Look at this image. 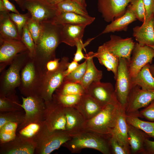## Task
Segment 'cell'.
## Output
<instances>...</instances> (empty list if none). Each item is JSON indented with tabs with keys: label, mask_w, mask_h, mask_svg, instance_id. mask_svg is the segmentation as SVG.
Instances as JSON below:
<instances>
[{
	"label": "cell",
	"mask_w": 154,
	"mask_h": 154,
	"mask_svg": "<svg viewBox=\"0 0 154 154\" xmlns=\"http://www.w3.org/2000/svg\"><path fill=\"white\" fill-rule=\"evenodd\" d=\"M111 135L86 129L72 136L62 146L73 153H79L82 149L88 148L96 149L103 154H111L110 139Z\"/></svg>",
	"instance_id": "2"
},
{
	"label": "cell",
	"mask_w": 154,
	"mask_h": 154,
	"mask_svg": "<svg viewBox=\"0 0 154 154\" xmlns=\"http://www.w3.org/2000/svg\"><path fill=\"white\" fill-rule=\"evenodd\" d=\"M94 38L89 39L84 44L83 43L82 40H80L77 42L76 46V51L74 54L73 60L78 62L84 58L85 59L86 56L83 53L82 50L83 49H84L85 47L88 45Z\"/></svg>",
	"instance_id": "45"
},
{
	"label": "cell",
	"mask_w": 154,
	"mask_h": 154,
	"mask_svg": "<svg viewBox=\"0 0 154 154\" xmlns=\"http://www.w3.org/2000/svg\"><path fill=\"white\" fill-rule=\"evenodd\" d=\"M16 92L6 96L0 95V112L23 109Z\"/></svg>",
	"instance_id": "30"
},
{
	"label": "cell",
	"mask_w": 154,
	"mask_h": 154,
	"mask_svg": "<svg viewBox=\"0 0 154 154\" xmlns=\"http://www.w3.org/2000/svg\"><path fill=\"white\" fill-rule=\"evenodd\" d=\"M94 57L98 59L102 58L109 61L117 67L119 58L110 53L103 44L98 47L97 52H94Z\"/></svg>",
	"instance_id": "42"
},
{
	"label": "cell",
	"mask_w": 154,
	"mask_h": 154,
	"mask_svg": "<svg viewBox=\"0 0 154 154\" xmlns=\"http://www.w3.org/2000/svg\"><path fill=\"white\" fill-rule=\"evenodd\" d=\"M9 15L11 20L16 25L18 32L21 36L23 27L31 17V14L28 12L25 14L12 12L9 13Z\"/></svg>",
	"instance_id": "39"
},
{
	"label": "cell",
	"mask_w": 154,
	"mask_h": 154,
	"mask_svg": "<svg viewBox=\"0 0 154 154\" xmlns=\"http://www.w3.org/2000/svg\"><path fill=\"white\" fill-rule=\"evenodd\" d=\"M31 57L28 50L18 54L8 68L0 73V95L6 96L16 92L20 82L21 70Z\"/></svg>",
	"instance_id": "3"
},
{
	"label": "cell",
	"mask_w": 154,
	"mask_h": 154,
	"mask_svg": "<svg viewBox=\"0 0 154 154\" xmlns=\"http://www.w3.org/2000/svg\"><path fill=\"white\" fill-rule=\"evenodd\" d=\"M141 118L154 122V99L150 104L140 112Z\"/></svg>",
	"instance_id": "46"
},
{
	"label": "cell",
	"mask_w": 154,
	"mask_h": 154,
	"mask_svg": "<svg viewBox=\"0 0 154 154\" xmlns=\"http://www.w3.org/2000/svg\"><path fill=\"white\" fill-rule=\"evenodd\" d=\"M131 0H98V7L104 20L112 22L125 13Z\"/></svg>",
	"instance_id": "17"
},
{
	"label": "cell",
	"mask_w": 154,
	"mask_h": 154,
	"mask_svg": "<svg viewBox=\"0 0 154 154\" xmlns=\"http://www.w3.org/2000/svg\"><path fill=\"white\" fill-rule=\"evenodd\" d=\"M36 147L33 139L17 133L12 140L0 143V154H34Z\"/></svg>",
	"instance_id": "15"
},
{
	"label": "cell",
	"mask_w": 154,
	"mask_h": 154,
	"mask_svg": "<svg viewBox=\"0 0 154 154\" xmlns=\"http://www.w3.org/2000/svg\"><path fill=\"white\" fill-rule=\"evenodd\" d=\"M134 13L137 19L143 23L145 17V10L143 0H131L127 6Z\"/></svg>",
	"instance_id": "41"
},
{
	"label": "cell",
	"mask_w": 154,
	"mask_h": 154,
	"mask_svg": "<svg viewBox=\"0 0 154 154\" xmlns=\"http://www.w3.org/2000/svg\"><path fill=\"white\" fill-rule=\"evenodd\" d=\"M14 0L16 2H17L18 1H19V0Z\"/></svg>",
	"instance_id": "59"
},
{
	"label": "cell",
	"mask_w": 154,
	"mask_h": 154,
	"mask_svg": "<svg viewBox=\"0 0 154 154\" xmlns=\"http://www.w3.org/2000/svg\"><path fill=\"white\" fill-rule=\"evenodd\" d=\"M100 63L104 66L109 71H111L114 74V78L116 79L117 72V68L110 62L102 58H98Z\"/></svg>",
	"instance_id": "48"
},
{
	"label": "cell",
	"mask_w": 154,
	"mask_h": 154,
	"mask_svg": "<svg viewBox=\"0 0 154 154\" xmlns=\"http://www.w3.org/2000/svg\"><path fill=\"white\" fill-rule=\"evenodd\" d=\"M9 12H1L0 14V38L21 40L17 27L11 19Z\"/></svg>",
	"instance_id": "27"
},
{
	"label": "cell",
	"mask_w": 154,
	"mask_h": 154,
	"mask_svg": "<svg viewBox=\"0 0 154 154\" xmlns=\"http://www.w3.org/2000/svg\"><path fill=\"white\" fill-rule=\"evenodd\" d=\"M115 90L119 103L125 109L128 97L132 88L129 68V62L126 59H119Z\"/></svg>",
	"instance_id": "9"
},
{
	"label": "cell",
	"mask_w": 154,
	"mask_h": 154,
	"mask_svg": "<svg viewBox=\"0 0 154 154\" xmlns=\"http://www.w3.org/2000/svg\"><path fill=\"white\" fill-rule=\"evenodd\" d=\"M0 72L18 54L28 50L21 40L0 38Z\"/></svg>",
	"instance_id": "16"
},
{
	"label": "cell",
	"mask_w": 154,
	"mask_h": 154,
	"mask_svg": "<svg viewBox=\"0 0 154 154\" xmlns=\"http://www.w3.org/2000/svg\"><path fill=\"white\" fill-rule=\"evenodd\" d=\"M59 58H55L49 61L46 66V72L52 71L56 70L59 66L60 60Z\"/></svg>",
	"instance_id": "50"
},
{
	"label": "cell",
	"mask_w": 154,
	"mask_h": 154,
	"mask_svg": "<svg viewBox=\"0 0 154 154\" xmlns=\"http://www.w3.org/2000/svg\"><path fill=\"white\" fill-rule=\"evenodd\" d=\"M81 95H60L54 93L52 99L64 107H74L79 101Z\"/></svg>",
	"instance_id": "36"
},
{
	"label": "cell",
	"mask_w": 154,
	"mask_h": 154,
	"mask_svg": "<svg viewBox=\"0 0 154 154\" xmlns=\"http://www.w3.org/2000/svg\"><path fill=\"white\" fill-rule=\"evenodd\" d=\"M95 19L94 17H86L74 13L58 11L52 22L57 25L82 24L88 26L93 23Z\"/></svg>",
	"instance_id": "26"
},
{
	"label": "cell",
	"mask_w": 154,
	"mask_h": 154,
	"mask_svg": "<svg viewBox=\"0 0 154 154\" xmlns=\"http://www.w3.org/2000/svg\"><path fill=\"white\" fill-rule=\"evenodd\" d=\"M153 27L154 28V10H153Z\"/></svg>",
	"instance_id": "57"
},
{
	"label": "cell",
	"mask_w": 154,
	"mask_h": 154,
	"mask_svg": "<svg viewBox=\"0 0 154 154\" xmlns=\"http://www.w3.org/2000/svg\"><path fill=\"white\" fill-rule=\"evenodd\" d=\"M22 107L25 114L23 122L19 125L17 131L31 123L45 121V102L38 95L21 97Z\"/></svg>",
	"instance_id": "10"
},
{
	"label": "cell",
	"mask_w": 154,
	"mask_h": 154,
	"mask_svg": "<svg viewBox=\"0 0 154 154\" xmlns=\"http://www.w3.org/2000/svg\"><path fill=\"white\" fill-rule=\"evenodd\" d=\"M135 44L131 37L123 38L112 35L110 40L103 44L112 54L118 58H125L129 62Z\"/></svg>",
	"instance_id": "18"
},
{
	"label": "cell",
	"mask_w": 154,
	"mask_h": 154,
	"mask_svg": "<svg viewBox=\"0 0 154 154\" xmlns=\"http://www.w3.org/2000/svg\"><path fill=\"white\" fill-rule=\"evenodd\" d=\"M137 19L134 13L127 6L125 13L107 25L101 34L115 32L126 31L129 25Z\"/></svg>",
	"instance_id": "25"
},
{
	"label": "cell",
	"mask_w": 154,
	"mask_h": 154,
	"mask_svg": "<svg viewBox=\"0 0 154 154\" xmlns=\"http://www.w3.org/2000/svg\"><path fill=\"white\" fill-rule=\"evenodd\" d=\"M41 34L35 44V62L42 77L46 72L49 61L56 58L55 51L62 43L60 32L62 25L52 22L42 23Z\"/></svg>",
	"instance_id": "1"
},
{
	"label": "cell",
	"mask_w": 154,
	"mask_h": 154,
	"mask_svg": "<svg viewBox=\"0 0 154 154\" xmlns=\"http://www.w3.org/2000/svg\"><path fill=\"white\" fill-rule=\"evenodd\" d=\"M7 9L9 11L12 12L19 13V12L16 9L15 5L10 2L9 0H2Z\"/></svg>",
	"instance_id": "52"
},
{
	"label": "cell",
	"mask_w": 154,
	"mask_h": 154,
	"mask_svg": "<svg viewBox=\"0 0 154 154\" xmlns=\"http://www.w3.org/2000/svg\"><path fill=\"white\" fill-rule=\"evenodd\" d=\"M139 118L126 115V121L127 123L142 130L150 137L154 138V122L142 120Z\"/></svg>",
	"instance_id": "32"
},
{
	"label": "cell",
	"mask_w": 154,
	"mask_h": 154,
	"mask_svg": "<svg viewBox=\"0 0 154 154\" xmlns=\"http://www.w3.org/2000/svg\"><path fill=\"white\" fill-rule=\"evenodd\" d=\"M141 154H154V141L147 139L145 141L143 151Z\"/></svg>",
	"instance_id": "49"
},
{
	"label": "cell",
	"mask_w": 154,
	"mask_h": 154,
	"mask_svg": "<svg viewBox=\"0 0 154 154\" xmlns=\"http://www.w3.org/2000/svg\"><path fill=\"white\" fill-rule=\"evenodd\" d=\"M149 68L151 73L154 78V64H150Z\"/></svg>",
	"instance_id": "55"
},
{
	"label": "cell",
	"mask_w": 154,
	"mask_h": 154,
	"mask_svg": "<svg viewBox=\"0 0 154 154\" xmlns=\"http://www.w3.org/2000/svg\"><path fill=\"white\" fill-rule=\"evenodd\" d=\"M65 108L52 98L50 101L45 102L44 120L49 130H65Z\"/></svg>",
	"instance_id": "13"
},
{
	"label": "cell",
	"mask_w": 154,
	"mask_h": 154,
	"mask_svg": "<svg viewBox=\"0 0 154 154\" xmlns=\"http://www.w3.org/2000/svg\"><path fill=\"white\" fill-rule=\"evenodd\" d=\"M153 17L141 26H136L133 29V36L141 46H154V29Z\"/></svg>",
	"instance_id": "24"
},
{
	"label": "cell",
	"mask_w": 154,
	"mask_h": 154,
	"mask_svg": "<svg viewBox=\"0 0 154 154\" xmlns=\"http://www.w3.org/2000/svg\"><path fill=\"white\" fill-rule=\"evenodd\" d=\"M149 137L142 130L128 123V141L131 154H141L145 140Z\"/></svg>",
	"instance_id": "23"
},
{
	"label": "cell",
	"mask_w": 154,
	"mask_h": 154,
	"mask_svg": "<svg viewBox=\"0 0 154 154\" xmlns=\"http://www.w3.org/2000/svg\"><path fill=\"white\" fill-rule=\"evenodd\" d=\"M87 68V60L79 64L77 68L71 73L65 76L64 80L80 84L85 74Z\"/></svg>",
	"instance_id": "38"
},
{
	"label": "cell",
	"mask_w": 154,
	"mask_h": 154,
	"mask_svg": "<svg viewBox=\"0 0 154 154\" xmlns=\"http://www.w3.org/2000/svg\"><path fill=\"white\" fill-rule=\"evenodd\" d=\"M19 124L14 122L6 123L0 128V143L9 141L16 137Z\"/></svg>",
	"instance_id": "35"
},
{
	"label": "cell",
	"mask_w": 154,
	"mask_h": 154,
	"mask_svg": "<svg viewBox=\"0 0 154 154\" xmlns=\"http://www.w3.org/2000/svg\"><path fill=\"white\" fill-rule=\"evenodd\" d=\"M79 64L78 62L74 60L70 63L69 62L67 68L64 72L65 76H67L74 71L77 68Z\"/></svg>",
	"instance_id": "51"
},
{
	"label": "cell",
	"mask_w": 154,
	"mask_h": 154,
	"mask_svg": "<svg viewBox=\"0 0 154 154\" xmlns=\"http://www.w3.org/2000/svg\"><path fill=\"white\" fill-rule=\"evenodd\" d=\"M74 107L81 114L86 121L94 117L103 108L86 93L81 95L79 101Z\"/></svg>",
	"instance_id": "22"
},
{
	"label": "cell",
	"mask_w": 154,
	"mask_h": 154,
	"mask_svg": "<svg viewBox=\"0 0 154 154\" xmlns=\"http://www.w3.org/2000/svg\"><path fill=\"white\" fill-rule=\"evenodd\" d=\"M25 114V112L23 109L0 112V128L6 123L10 122L17 123L19 125L23 122Z\"/></svg>",
	"instance_id": "34"
},
{
	"label": "cell",
	"mask_w": 154,
	"mask_h": 154,
	"mask_svg": "<svg viewBox=\"0 0 154 154\" xmlns=\"http://www.w3.org/2000/svg\"><path fill=\"white\" fill-rule=\"evenodd\" d=\"M65 130H49L45 124L33 139L36 144L34 154H49L72 137Z\"/></svg>",
	"instance_id": "4"
},
{
	"label": "cell",
	"mask_w": 154,
	"mask_h": 154,
	"mask_svg": "<svg viewBox=\"0 0 154 154\" xmlns=\"http://www.w3.org/2000/svg\"><path fill=\"white\" fill-rule=\"evenodd\" d=\"M54 4L56 5L57 3L65 0H50Z\"/></svg>",
	"instance_id": "56"
},
{
	"label": "cell",
	"mask_w": 154,
	"mask_h": 154,
	"mask_svg": "<svg viewBox=\"0 0 154 154\" xmlns=\"http://www.w3.org/2000/svg\"><path fill=\"white\" fill-rule=\"evenodd\" d=\"M59 12H68L75 13L86 17L90 16L86 9L72 0H65L56 5Z\"/></svg>",
	"instance_id": "33"
},
{
	"label": "cell",
	"mask_w": 154,
	"mask_h": 154,
	"mask_svg": "<svg viewBox=\"0 0 154 154\" xmlns=\"http://www.w3.org/2000/svg\"><path fill=\"white\" fill-rule=\"evenodd\" d=\"M86 25L66 24L62 25L60 35L62 42L70 46H76L77 42L82 40Z\"/></svg>",
	"instance_id": "20"
},
{
	"label": "cell",
	"mask_w": 154,
	"mask_h": 154,
	"mask_svg": "<svg viewBox=\"0 0 154 154\" xmlns=\"http://www.w3.org/2000/svg\"><path fill=\"white\" fill-rule=\"evenodd\" d=\"M45 124V121L31 123L17 131V133L25 137L33 139L39 132Z\"/></svg>",
	"instance_id": "37"
},
{
	"label": "cell",
	"mask_w": 154,
	"mask_h": 154,
	"mask_svg": "<svg viewBox=\"0 0 154 154\" xmlns=\"http://www.w3.org/2000/svg\"><path fill=\"white\" fill-rule=\"evenodd\" d=\"M68 57H62L58 67L55 70L47 72L42 77L39 92V96L45 102L51 100L55 91L63 82L64 72L69 62Z\"/></svg>",
	"instance_id": "8"
},
{
	"label": "cell",
	"mask_w": 154,
	"mask_h": 154,
	"mask_svg": "<svg viewBox=\"0 0 154 154\" xmlns=\"http://www.w3.org/2000/svg\"><path fill=\"white\" fill-rule=\"evenodd\" d=\"M121 106L110 104L103 107L97 115L86 121V129L102 134L112 135Z\"/></svg>",
	"instance_id": "5"
},
{
	"label": "cell",
	"mask_w": 154,
	"mask_h": 154,
	"mask_svg": "<svg viewBox=\"0 0 154 154\" xmlns=\"http://www.w3.org/2000/svg\"><path fill=\"white\" fill-rule=\"evenodd\" d=\"M80 5L84 9H86L87 5L86 0H72Z\"/></svg>",
	"instance_id": "54"
},
{
	"label": "cell",
	"mask_w": 154,
	"mask_h": 154,
	"mask_svg": "<svg viewBox=\"0 0 154 154\" xmlns=\"http://www.w3.org/2000/svg\"><path fill=\"white\" fill-rule=\"evenodd\" d=\"M154 99V90H143L137 86L132 87L125 109L126 115L141 118L138 110L147 106Z\"/></svg>",
	"instance_id": "11"
},
{
	"label": "cell",
	"mask_w": 154,
	"mask_h": 154,
	"mask_svg": "<svg viewBox=\"0 0 154 154\" xmlns=\"http://www.w3.org/2000/svg\"><path fill=\"white\" fill-rule=\"evenodd\" d=\"M66 122L65 130L72 137L86 130V120L75 107H65Z\"/></svg>",
	"instance_id": "19"
},
{
	"label": "cell",
	"mask_w": 154,
	"mask_h": 154,
	"mask_svg": "<svg viewBox=\"0 0 154 154\" xmlns=\"http://www.w3.org/2000/svg\"><path fill=\"white\" fill-rule=\"evenodd\" d=\"M145 10V17L143 23L147 22L153 17L154 9V0H143Z\"/></svg>",
	"instance_id": "47"
},
{
	"label": "cell",
	"mask_w": 154,
	"mask_h": 154,
	"mask_svg": "<svg viewBox=\"0 0 154 154\" xmlns=\"http://www.w3.org/2000/svg\"><path fill=\"white\" fill-rule=\"evenodd\" d=\"M16 3L22 11H28L32 19L40 23L52 22L58 11L50 0H19Z\"/></svg>",
	"instance_id": "6"
},
{
	"label": "cell",
	"mask_w": 154,
	"mask_h": 154,
	"mask_svg": "<svg viewBox=\"0 0 154 154\" xmlns=\"http://www.w3.org/2000/svg\"><path fill=\"white\" fill-rule=\"evenodd\" d=\"M94 52H90L85 55V59L87 60V68L80 84L86 90L92 83L94 82L100 81L102 78V71L98 70L94 63Z\"/></svg>",
	"instance_id": "28"
},
{
	"label": "cell",
	"mask_w": 154,
	"mask_h": 154,
	"mask_svg": "<svg viewBox=\"0 0 154 154\" xmlns=\"http://www.w3.org/2000/svg\"><path fill=\"white\" fill-rule=\"evenodd\" d=\"M150 64L145 65L135 77L131 78L132 87L137 86L145 90H154V78L149 70Z\"/></svg>",
	"instance_id": "29"
},
{
	"label": "cell",
	"mask_w": 154,
	"mask_h": 154,
	"mask_svg": "<svg viewBox=\"0 0 154 154\" xmlns=\"http://www.w3.org/2000/svg\"><path fill=\"white\" fill-rule=\"evenodd\" d=\"M27 25L29 31L35 44L41 34L42 23L35 21L31 17L28 20Z\"/></svg>",
	"instance_id": "43"
},
{
	"label": "cell",
	"mask_w": 154,
	"mask_h": 154,
	"mask_svg": "<svg viewBox=\"0 0 154 154\" xmlns=\"http://www.w3.org/2000/svg\"><path fill=\"white\" fill-rule=\"evenodd\" d=\"M151 47L152 48H153L154 49V46H149Z\"/></svg>",
	"instance_id": "58"
},
{
	"label": "cell",
	"mask_w": 154,
	"mask_h": 154,
	"mask_svg": "<svg viewBox=\"0 0 154 154\" xmlns=\"http://www.w3.org/2000/svg\"><path fill=\"white\" fill-rule=\"evenodd\" d=\"M110 145L112 154H131L130 150L121 144L112 135L110 139Z\"/></svg>",
	"instance_id": "44"
},
{
	"label": "cell",
	"mask_w": 154,
	"mask_h": 154,
	"mask_svg": "<svg viewBox=\"0 0 154 154\" xmlns=\"http://www.w3.org/2000/svg\"><path fill=\"white\" fill-rule=\"evenodd\" d=\"M21 40L27 47L31 57L35 55V44L28 29L27 23L23 27L21 36Z\"/></svg>",
	"instance_id": "40"
},
{
	"label": "cell",
	"mask_w": 154,
	"mask_h": 154,
	"mask_svg": "<svg viewBox=\"0 0 154 154\" xmlns=\"http://www.w3.org/2000/svg\"><path fill=\"white\" fill-rule=\"evenodd\" d=\"M0 11L1 12H9L5 6L2 0H0Z\"/></svg>",
	"instance_id": "53"
},
{
	"label": "cell",
	"mask_w": 154,
	"mask_h": 154,
	"mask_svg": "<svg viewBox=\"0 0 154 154\" xmlns=\"http://www.w3.org/2000/svg\"><path fill=\"white\" fill-rule=\"evenodd\" d=\"M86 93V90L81 84L64 80L54 93L60 95L79 94Z\"/></svg>",
	"instance_id": "31"
},
{
	"label": "cell",
	"mask_w": 154,
	"mask_h": 154,
	"mask_svg": "<svg viewBox=\"0 0 154 154\" xmlns=\"http://www.w3.org/2000/svg\"><path fill=\"white\" fill-rule=\"evenodd\" d=\"M129 62V68L131 78L135 77L146 64L152 63L154 57V49L151 46H141L135 43Z\"/></svg>",
	"instance_id": "14"
},
{
	"label": "cell",
	"mask_w": 154,
	"mask_h": 154,
	"mask_svg": "<svg viewBox=\"0 0 154 154\" xmlns=\"http://www.w3.org/2000/svg\"><path fill=\"white\" fill-rule=\"evenodd\" d=\"M86 91V93L102 107L110 104L120 105L117 99L115 88L110 83L102 82L100 81L94 82L89 86Z\"/></svg>",
	"instance_id": "12"
},
{
	"label": "cell",
	"mask_w": 154,
	"mask_h": 154,
	"mask_svg": "<svg viewBox=\"0 0 154 154\" xmlns=\"http://www.w3.org/2000/svg\"><path fill=\"white\" fill-rule=\"evenodd\" d=\"M42 78L34 58L31 57L21 71L20 82L18 87L21 94L25 97L39 96Z\"/></svg>",
	"instance_id": "7"
},
{
	"label": "cell",
	"mask_w": 154,
	"mask_h": 154,
	"mask_svg": "<svg viewBox=\"0 0 154 154\" xmlns=\"http://www.w3.org/2000/svg\"><path fill=\"white\" fill-rule=\"evenodd\" d=\"M126 118L125 109L121 106L119 109L115 128L111 135L121 144L130 150L128 141V123Z\"/></svg>",
	"instance_id": "21"
}]
</instances>
